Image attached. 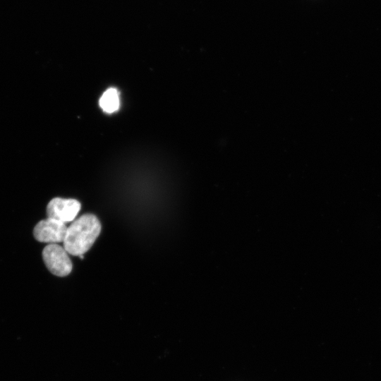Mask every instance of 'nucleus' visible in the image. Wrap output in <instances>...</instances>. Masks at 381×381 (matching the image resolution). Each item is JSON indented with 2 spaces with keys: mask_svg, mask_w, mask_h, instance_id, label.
Returning a JSON list of instances; mask_svg holds the SVG:
<instances>
[{
  "mask_svg": "<svg viewBox=\"0 0 381 381\" xmlns=\"http://www.w3.org/2000/svg\"><path fill=\"white\" fill-rule=\"evenodd\" d=\"M101 224L92 214H85L67 228L64 247L68 254L80 256L92 247L101 231Z\"/></svg>",
  "mask_w": 381,
  "mask_h": 381,
  "instance_id": "obj_1",
  "label": "nucleus"
},
{
  "mask_svg": "<svg viewBox=\"0 0 381 381\" xmlns=\"http://www.w3.org/2000/svg\"><path fill=\"white\" fill-rule=\"evenodd\" d=\"M119 92L115 88L107 90L99 99V106L107 113H113L119 108Z\"/></svg>",
  "mask_w": 381,
  "mask_h": 381,
  "instance_id": "obj_5",
  "label": "nucleus"
},
{
  "mask_svg": "<svg viewBox=\"0 0 381 381\" xmlns=\"http://www.w3.org/2000/svg\"><path fill=\"white\" fill-rule=\"evenodd\" d=\"M80 208V202L77 200L55 198L48 203L47 214L48 217L66 224L74 220Z\"/></svg>",
  "mask_w": 381,
  "mask_h": 381,
  "instance_id": "obj_4",
  "label": "nucleus"
},
{
  "mask_svg": "<svg viewBox=\"0 0 381 381\" xmlns=\"http://www.w3.org/2000/svg\"><path fill=\"white\" fill-rule=\"evenodd\" d=\"M67 228L65 223L48 217L35 225L33 235L35 238L40 242L49 244L58 243L64 242Z\"/></svg>",
  "mask_w": 381,
  "mask_h": 381,
  "instance_id": "obj_3",
  "label": "nucleus"
},
{
  "mask_svg": "<svg viewBox=\"0 0 381 381\" xmlns=\"http://www.w3.org/2000/svg\"><path fill=\"white\" fill-rule=\"evenodd\" d=\"M42 258L48 270L54 275L65 277L72 270V262L64 247L49 244L42 251Z\"/></svg>",
  "mask_w": 381,
  "mask_h": 381,
  "instance_id": "obj_2",
  "label": "nucleus"
}]
</instances>
